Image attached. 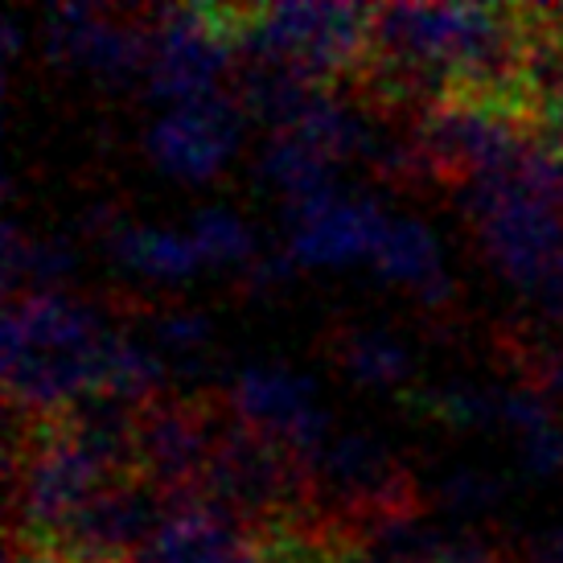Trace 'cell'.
<instances>
[{"mask_svg": "<svg viewBox=\"0 0 563 563\" xmlns=\"http://www.w3.org/2000/svg\"><path fill=\"white\" fill-rule=\"evenodd\" d=\"M115 329L63 292L13 297L4 309V391L25 423L58 420L99 395V362Z\"/></svg>", "mask_w": 563, "mask_h": 563, "instance_id": "1", "label": "cell"}, {"mask_svg": "<svg viewBox=\"0 0 563 563\" xmlns=\"http://www.w3.org/2000/svg\"><path fill=\"white\" fill-rule=\"evenodd\" d=\"M366 4H227V25L243 63H276L321 87L358 75L371 49Z\"/></svg>", "mask_w": 563, "mask_h": 563, "instance_id": "2", "label": "cell"}, {"mask_svg": "<svg viewBox=\"0 0 563 563\" xmlns=\"http://www.w3.org/2000/svg\"><path fill=\"white\" fill-rule=\"evenodd\" d=\"M13 444V531L49 543L70 518L87 510L108 485L124 482L115 461L82 440L66 420L21 423Z\"/></svg>", "mask_w": 563, "mask_h": 563, "instance_id": "3", "label": "cell"}, {"mask_svg": "<svg viewBox=\"0 0 563 563\" xmlns=\"http://www.w3.org/2000/svg\"><path fill=\"white\" fill-rule=\"evenodd\" d=\"M531 157V153H527ZM485 260L506 284L527 292L563 255V210L543 202L522 173H489L456 189Z\"/></svg>", "mask_w": 563, "mask_h": 563, "instance_id": "4", "label": "cell"}, {"mask_svg": "<svg viewBox=\"0 0 563 563\" xmlns=\"http://www.w3.org/2000/svg\"><path fill=\"white\" fill-rule=\"evenodd\" d=\"M239 58L227 25V4H173L148 13V70L144 87L161 103H194L219 95L227 66Z\"/></svg>", "mask_w": 563, "mask_h": 563, "instance_id": "5", "label": "cell"}, {"mask_svg": "<svg viewBox=\"0 0 563 563\" xmlns=\"http://www.w3.org/2000/svg\"><path fill=\"white\" fill-rule=\"evenodd\" d=\"M227 404L214 399H153L136 411L132 432V473L169 501L198 498L214 453Z\"/></svg>", "mask_w": 563, "mask_h": 563, "instance_id": "6", "label": "cell"}, {"mask_svg": "<svg viewBox=\"0 0 563 563\" xmlns=\"http://www.w3.org/2000/svg\"><path fill=\"white\" fill-rule=\"evenodd\" d=\"M46 54L103 82H132L136 75L144 79L148 21H132L115 9L58 4L46 13Z\"/></svg>", "mask_w": 563, "mask_h": 563, "instance_id": "7", "label": "cell"}, {"mask_svg": "<svg viewBox=\"0 0 563 563\" xmlns=\"http://www.w3.org/2000/svg\"><path fill=\"white\" fill-rule=\"evenodd\" d=\"M227 407L251 432L276 440L305 461L333 437L325 411L313 399V383L284 366H243L227 391Z\"/></svg>", "mask_w": 563, "mask_h": 563, "instance_id": "8", "label": "cell"}, {"mask_svg": "<svg viewBox=\"0 0 563 563\" xmlns=\"http://www.w3.org/2000/svg\"><path fill=\"white\" fill-rule=\"evenodd\" d=\"M387 227V214L366 198H350L342 189H325L313 198L288 202L284 214V255L292 264H350L362 255H375V243Z\"/></svg>", "mask_w": 563, "mask_h": 563, "instance_id": "9", "label": "cell"}, {"mask_svg": "<svg viewBox=\"0 0 563 563\" xmlns=\"http://www.w3.org/2000/svg\"><path fill=\"white\" fill-rule=\"evenodd\" d=\"M239 120H243V108L235 95H206V99L177 103L165 111L157 124L148 128L144 148L157 169L173 173L181 181H206L231 157L239 141Z\"/></svg>", "mask_w": 563, "mask_h": 563, "instance_id": "10", "label": "cell"}, {"mask_svg": "<svg viewBox=\"0 0 563 563\" xmlns=\"http://www.w3.org/2000/svg\"><path fill=\"white\" fill-rule=\"evenodd\" d=\"M371 260H375V272L383 280L411 288V297L420 300L428 313H437L453 300V280L444 272L437 239L423 222L407 219V214L387 219Z\"/></svg>", "mask_w": 563, "mask_h": 563, "instance_id": "11", "label": "cell"}, {"mask_svg": "<svg viewBox=\"0 0 563 563\" xmlns=\"http://www.w3.org/2000/svg\"><path fill=\"white\" fill-rule=\"evenodd\" d=\"M111 255L148 280H186L206 264L198 243L189 231H169V227H136V222H115L108 235Z\"/></svg>", "mask_w": 563, "mask_h": 563, "instance_id": "12", "label": "cell"}, {"mask_svg": "<svg viewBox=\"0 0 563 563\" xmlns=\"http://www.w3.org/2000/svg\"><path fill=\"white\" fill-rule=\"evenodd\" d=\"M260 173L272 189H280L288 202L313 198L333 189V173L338 161L321 153L317 144H309L297 132H272L267 144L260 148Z\"/></svg>", "mask_w": 563, "mask_h": 563, "instance_id": "13", "label": "cell"}, {"mask_svg": "<svg viewBox=\"0 0 563 563\" xmlns=\"http://www.w3.org/2000/svg\"><path fill=\"white\" fill-rule=\"evenodd\" d=\"M329 350H333V362L342 366L345 375L354 383H366V387H399L411 375L407 350L395 342L391 333H383L375 325L333 329Z\"/></svg>", "mask_w": 563, "mask_h": 563, "instance_id": "14", "label": "cell"}, {"mask_svg": "<svg viewBox=\"0 0 563 563\" xmlns=\"http://www.w3.org/2000/svg\"><path fill=\"white\" fill-rule=\"evenodd\" d=\"M75 272L70 247L54 239H25L16 222H4V288L9 297L58 292V284Z\"/></svg>", "mask_w": 563, "mask_h": 563, "instance_id": "15", "label": "cell"}, {"mask_svg": "<svg viewBox=\"0 0 563 563\" xmlns=\"http://www.w3.org/2000/svg\"><path fill=\"white\" fill-rule=\"evenodd\" d=\"M423 416H432L444 428H498L501 391L477 387V383H449L420 395Z\"/></svg>", "mask_w": 563, "mask_h": 563, "instance_id": "16", "label": "cell"}, {"mask_svg": "<svg viewBox=\"0 0 563 563\" xmlns=\"http://www.w3.org/2000/svg\"><path fill=\"white\" fill-rule=\"evenodd\" d=\"M189 235L198 243L206 264H222V267H247L255 260V243H251L247 222L231 214V210H219V206H206L189 219Z\"/></svg>", "mask_w": 563, "mask_h": 563, "instance_id": "17", "label": "cell"}, {"mask_svg": "<svg viewBox=\"0 0 563 563\" xmlns=\"http://www.w3.org/2000/svg\"><path fill=\"white\" fill-rule=\"evenodd\" d=\"M437 494L449 510H456V515H482V510H489V506L501 498V485L477 470H461V473H449V477L440 482Z\"/></svg>", "mask_w": 563, "mask_h": 563, "instance_id": "18", "label": "cell"}, {"mask_svg": "<svg viewBox=\"0 0 563 563\" xmlns=\"http://www.w3.org/2000/svg\"><path fill=\"white\" fill-rule=\"evenodd\" d=\"M206 317L186 313V309H169V313L153 317V338H157L165 350H177V354H194L198 345L206 342Z\"/></svg>", "mask_w": 563, "mask_h": 563, "instance_id": "19", "label": "cell"}, {"mask_svg": "<svg viewBox=\"0 0 563 563\" xmlns=\"http://www.w3.org/2000/svg\"><path fill=\"white\" fill-rule=\"evenodd\" d=\"M423 563H510L498 548H489L477 534H437Z\"/></svg>", "mask_w": 563, "mask_h": 563, "instance_id": "20", "label": "cell"}, {"mask_svg": "<svg viewBox=\"0 0 563 563\" xmlns=\"http://www.w3.org/2000/svg\"><path fill=\"white\" fill-rule=\"evenodd\" d=\"M522 297L531 300L534 309L543 313V321H551V325L563 329V255L531 284V288H527V292H522Z\"/></svg>", "mask_w": 563, "mask_h": 563, "instance_id": "21", "label": "cell"}, {"mask_svg": "<svg viewBox=\"0 0 563 563\" xmlns=\"http://www.w3.org/2000/svg\"><path fill=\"white\" fill-rule=\"evenodd\" d=\"M9 563H70L63 560L54 548L46 543H33V539H21V534H9Z\"/></svg>", "mask_w": 563, "mask_h": 563, "instance_id": "22", "label": "cell"}]
</instances>
